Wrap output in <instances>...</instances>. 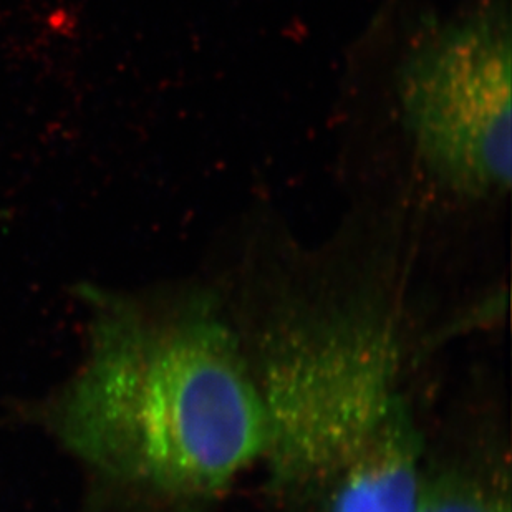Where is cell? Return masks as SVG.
<instances>
[{
  "label": "cell",
  "mask_w": 512,
  "mask_h": 512,
  "mask_svg": "<svg viewBox=\"0 0 512 512\" xmlns=\"http://www.w3.org/2000/svg\"><path fill=\"white\" fill-rule=\"evenodd\" d=\"M82 355L27 408L90 512H208L261 463L266 416L236 320L194 289L75 290Z\"/></svg>",
  "instance_id": "obj_1"
},
{
  "label": "cell",
  "mask_w": 512,
  "mask_h": 512,
  "mask_svg": "<svg viewBox=\"0 0 512 512\" xmlns=\"http://www.w3.org/2000/svg\"><path fill=\"white\" fill-rule=\"evenodd\" d=\"M269 277L234 315L266 416L277 512H415L426 443L400 304L380 281Z\"/></svg>",
  "instance_id": "obj_2"
},
{
  "label": "cell",
  "mask_w": 512,
  "mask_h": 512,
  "mask_svg": "<svg viewBox=\"0 0 512 512\" xmlns=\"http://www.w3.org/2000/svg\"><path fill=\"white\" fill-rule=\"evenodd\" d=\"M511 20L486 4L421 40L398 78L416 153L451 193L484 199L511 186Z\"/></svg>",
  "instance_id": "obj_3"
},
{
  "label": "cell",
  "mask_w": 512,
  "mask_h": 512,
  "mask_svg": "<svg viewBox=\"0 0 512 512\" xmlns=\"http://www.w3.org/2000/svg\"><path fill=\"white\" fill-rule=\"evenodd\" d=\"M415 512H511L508 456L486 441L435 461L426 453Z\"/></svg>",
  "instance_id": "obj_4"
}]
</instances>
